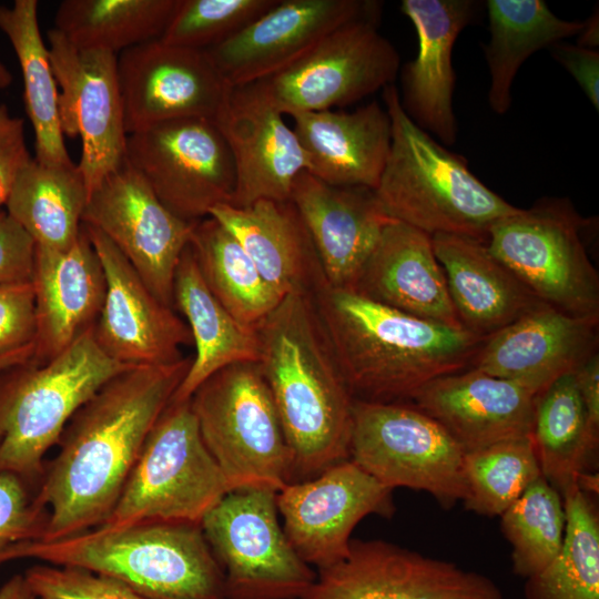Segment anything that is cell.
Returning a JSON list of instances; mask_svg holds the SVG:
<instances>
[{
    "mask_svg": "<svg viewBox=\"0 0 599 599\" xmlns=\"http://www.w3.org/2000/svg\"><path fill=\"white\" fill-rule=\"evenodd\" d=\"M191 363L183 357L129 368L77 410L33 497L37 506L49 507L44 531L37 540H59L104 521Z\"/></svg>",
    "mask_w": 599,
    "mask_h": 599,
    "instance_id": "6da1fadb",
    "label": "cell"
},
{
    "mask_svg": "<svg viewBox=\"0 0 599 599\" xmlns=\"http://www.w3.org/2000/svg\"><path fill=\"white\" fill-rule=\"evenodd\" d=\"M260 372L292 453L293 483L349 459L354 398L312 292H293L255 325Z\"/></svg>",
    "mask_w": 599,
    "mask_h": 599,
    "instance_id": "7a4b0ae2",
    "label": "cell"
},
{
    "mask_svg": "<svg viewBox=\"0 0 599 599\" xmlns=\"http://www.w3.org/2000/svg\"><path fill=\"white\" fill-rule=\"evenodd\" d=\"M312 297L354 399L403 403L469 367L484 338L372 301L323 277Z\"/></svg>",
    "mask_w": 599,
    "mask_h": 599,
    "instance_id": "3957f363",
    "label": "cell"
},
{
    "mask_svg": "<svg viewBox=\"0 0 599 599\" xmlns=\"http://www.w3.org/2000/svg\"><path fill=\"white\" fill-rule=\"evenodd\" d=\"M16 559L87 569L145 599H227L222 568L201 526L92 528L53 541L18 542L0 552V564Z\"/></svg>",
    "mask_w": 599,
    "mask_h": 599,
    "instance_id": "277c9868",
    "label": "cell"
},
{
    "mask_svg": "<svg viewBox=\"0 0 599 599\" xmlns=\"http://www.w3.org/2000/svg\"><path fill=\"white\" fill-rule=\"evenodd\" d=\"M392 143L374 190L392 220L433 236L465 235L486 243L491 227L519 207L487 187L464 156L444 148L405 112L394 84L383 89Z\"/></svg>",
    "mask_w": 599,
    "mask_h": 599,
    "instance_id": "5b68a950",
    "label": "cell"
},
{
    "mask_svg": "<svg viewBox=\"0 0 599 599\" xmlns=\"http://www.w3.org/2000/svg\"><path fill=\"white\" fill-rule=\"evenodd\" d=\"M132 367L103 352L94 325L55 357L17 366L0 389V471L22 480L42 477L45 453L77 410Z\"/></svg>",
    "mask_w": 599,
    "mask_h": 599,
    "instance_id": "8992f818",
    "label": "cell"
},
{
    "mask_svg": "<svg viewBox=\"0 0 599 599\" xmlns=\"http://www.w3.org/2000/svg\"><path fill=\"white\" fill-rule=\"evenodd\" d=\"M190 405L230 493H278L293 483L292 453L257 363L221 368L196 388Z\"/></svg>",
    "mask_w": 599,
    "mask_h": 599,
    "instance_id": "52a82bcc",
    "label": "cell"
},
{
    "mask_svg": "<svg viewBox=\"0 0 599 599\" xmlns=\"http://www.w3.org/2000/svg\"><path fill=\"white\" fill-rule=\"evenodd\" d=\"M227 493L224 476L203 443L190 400H170L151 428L113 509L95 528L201 526Z\"/></svg>",
    "mask_w": 599,
    "mask_h": 599,
    "instance_id": "ba28073f",
    "label": "cell"
},
{
    "mask_svg": "<svg viewBox=\"0 0 599 599\" xmlns=\"http://www.w3.org/2000/svg\"><path fill=\"white\" fill-rule=\"evenodd\" d=\"M585 226L568 200L541 199L496 223L486 245L541 303L599 317V276L582 240Z\"/></svg>",
    "mask_w": 599,
    "mask_h": 599,
    "instance_id": "9c48e42d",
    "label": "cell"
},
{
    "mask_svg": "<svg viewBox=\"0 0 599 599\" xmlns=\"http://www.w3.org/2000/svg\"><path fill=\"white\" fill-rule=\"evenodd\" d=\"M349 459L394 490L426 491L444 508L466 496L465 453L430 416L405 403L354 399Z\"/></svg>",
    "mask_w": 599,
    "mask_h": 599,
    "instance_id": "30bf717a",
    "label": "cell"
},
{
    "mask_svg": "<svg viewBox=\"0 0 599 599\" xmlns=\"http://www.w3.org/2000/svg\"><path fill=\"white\" fill-rule=\"evenodd\" d=\"M276 494L227 493L201 522L222 568L227 599H300L316 579L280 525Z\"/></svg>",
    "mask_w": 599,
    "mask_h": 599,
    "instance_id": "8fae6325",
    "label": "cell"
},
{
    "mask_svg": "<svg viewBox=\"0 0 599 599\" xmlns=\"http://www.w3.org/2000/svg\"><path fill=\"white\" fill-rule=\"evenodd\" d=\"M380 14L338 27L298 61L260 80L275 108L283 115L332 110L394 84L400 58L378 31Z\"/></svg>",
    "mask_w": 599,
    "mask_h": 599,
    "instance_id": "7c38bea8",
    "label": "cell"
},
{
    "mask_svg": "<svg viewBox=\"0 0 599 599\" xmlns=\"http://www.w3.org/2000/svg\"><path fill=\"white\" fill-rule=\"evenodd\" d=\"M125 161L177 217L194 223L220 204H230L235 166L216 124L179 119L131 133Z\"/></svg>",
    "mask_w": 599,
    "mask_h": 599,
    "instance_id": "4fadbf2b",
    "label": "cell"
},
{
    "mask_svg": "<svg viewBox=\"0 0 599 599\" xmlns=\"http://www.w3.org/2000/svg\"><path fill=\"white\" fill-rule=\"evenodd\" d=\"M49 53L59 89L61 131L81 141L78 163L90 195L125 162L128 133L118 81V55L80 50L57 29L48 31Z\"/></svg>",
    "mask_w": 599,
    "mask_h": 599,
    "instance_id": "5bb4252c",
    "label": "cell"
},
{
    "mask_svg": "<svg viewBox=\"0 0 599 599\" xmlns=\"http://www.w3.org/2000/svg\"><path fill=\"white\" fill-rule=\"evenodd\" d=\"M300 599H502L487 576L382 539H352Z\"/></svg>",
    "mask_w": 599,
    "mask_h": 599,
    "instance_id": "9a60e30c",
    "label": "cell"
},
{
    "mask_svg": "<svg viewBox=\"0 0 599 599\" xmlns=\"http://www.w3.org/2000/svg\"><path fill=\"white\" fill-rule=\"evenodd\" d=\"M82 223L99 230L150 291L173 306V282L194 223L173 214L125 161L89 195Z\"/></svg>",
    "mask_w": 599,
    "mask_h": 599,
    "instance_id": "2e32d148",
    "label": "cell"
},
{
    "mask_svg": "<svg viewBox=\"0 0 599 599\" xmlns=\"http://www.w3.org/2000/svg\"><path fill=\"white\" fill-rule=\"evenodd\" d=\"M276 506L292 548L317 570L347 556L351 534L363 518H389L395 512L393 489L351 459L313 478L288 484L276 494Z\"/></svg>",
    "mask_w": 599,
    "mask_h": 599,
    "instance_id": "e0dca14e",
    "label": "cell"
},
{
    "mask_svg": "<svg viewBox=\"0 0 599 599\" xmlns=\"http://www.w3.org/2000/svg\"><path fill=\"white\" fill-rule=\"evenodd\" d=\"M116 70L128 135L179 119L215 122L232 89L205 50L160 39L122 51Z\"/></svg>",
    "mask_w": 599,
    "mask_h": 599,
    "instance_id": "ac0fdd59",
    "label": "cell"
},
{
    "mask_svg": "<svg viewBox=\"0 0 599 599\" xmlns=\"http://www.w3.org/2000/svg\"><path fill=\"white\" fill-rule=\"evenodd\" d=\"M382 13L372 0H277L236 34L206 51L230 87L286 69L338 27Z\"/></svg>",
    "mask_w": 599,
    "mask_h": 599,
    "instance_id": "d6986e66",
    "label": "cell"
},
{
    "mask_svg": "<svg viewBox=\"0 0 599 599\" xmlns=\"http://www.w3.org/2000/svg\"><path fill=\"white\" fill-rule=\"evenodd\" d=\"M83 225L105 277L104 301L94 324L99 346L111 358L131 366L183 358L182 347L193 343L186 323L150 291L109 238Z\"/></svg>",
    "mask_w": 599,
    "mask_h": 599,
    "instance_id": "ffe728a7",
    "label": "cell"
},
{
    "mask_svg": "<svg viewBox=\"0 0 599 599\" xmlns=\"http://www.w3.org/2000/svg\"><path fill=\"white\" fill-rule=\"evenodd\" d=\"M235 166L230 202L245 207L260 200L290 201L296 176L307 171L305 153L293 128L267 97L261 81L232 87L214 122Z\"/></svg>",
    "mask_w": 599,
    "mask_h": 599,
    "instance_id": "44dd1931",
    "label": "cell"
},
{
    "mask_svg": "<svg viewBox=\"0 0 599 599\" xmlns=\"http://www.w3.org/2000/svg\"><path fill=\"white\" fill-rule=\"evenodd\" d=\"M598 324L541 304L485 338L469 367L538 395L598 352Z\"/></svg>",
    "mask_w": 599,
    "mask_h": 599,
    "instance_id": "7402d4cb",
    "label": "cell"
},
{
    "mask_svg": "<svg viewBox=\"0 0 599 599\" xmlns=\"http://www.w3.org/2000/svg\"><path fill=\"white\" fill-rule=\"evenodd\" d=\"M536 396L515 382L468 367L430 380L410 402L466 454L530 436Z\"/></svg>",
    "mask_w": 599,
    "mask_h": 599,
    "instance_id": "603a6c76",
    "label": "cell"
},
{
    "mask_svg": "<svg viewBox=\"0 0 599 599\" xmlns=\"http://www.w3.org/2000/svg\"><path fill=\"white\" fill-rule=\"evenodd\" d=\"M290 201L309 234L326 283L353 288L392 221L374 190L329 185L303 171Z\"/></svg>",
    "mask_w": 599,
    "mask_h": 599,
    "instance_id": "cb8c5ba5",
    "label": "cell"
},
{
    "mask_svg": "<svg viewBox=\"0 0 599 599\" xmlns=\"http://www.w3.org/2000/svg\"><path fill=\"white\" fill-rule=\"evenodd\" d=\"M477 9L473 0H403L400 4L418 38L417 55L402 70L400 103L418 126L446 145L457 138L454 44Z\"/></svg>",
    "mask_w": 599,
    "mask_h": 599,
    "instance_id": "d4e9b609",
    "label": "cell"
},
{
    "mask_svg": "<svg viewBox=\"0 0 599 599\" xmlns=\"http://www.w3.org/2000/svg\"><path fill=\"white\" fill-rule=\"evenodd\" d=\"M31 282L37 317L32 361L44 363L95 324L104 301L103 268L83 223L65 250L35 246Z\"/></svg>",
    "mask_w": 599,
    "mask_h": 599,
    "instance_id": "484cf974",
    "label": "cell"
},
{
    "mask_svg": "<svg viewBox=\"0 0 599 599\" xmlns=\"http://www.w3.org/2000/svg\"><path fill=\"white\" fill-rule=\"evenodd\" d=\"M352 290L403 313L463 328L432 236L408 224L392 220L385 226Z\"/></svg>",
    "mask_w": 599,
    "mask_h": 599,
    "instance_id": "4316f807",
    "label": "cell"
},
{
    "mask_svg": "<svg viewBox=\"0 0 599 599\" xmlns=\"http://www.w3.org/2000/svg\"><path fill=\"white\" fill-rule=\"evenodd\" d=\"M307 172L334 186L375 190L385 167L392 124L377 101L346 111L290 114Z\"/></svg>",
    "mask_w": 599,
    "mask_h": 599,
    "instance_id": "83f0119b",
    "label": "cell"
},
{
    "mask_svg": "<svg viewBox=\"0 0 599 599\" xmlns=\"http://www.w3.org/2000/svg\"><path fill=\"white\" fill-rule=\"evenodd\" d=\"M432 243L457 317L474 335L485 339L544 304L485 242L436 234Z\"/></svg>",
    "mask_w": 599,
    "mask_h": 599,
    "instance_id": "f1b7e54d",
    "label": "cell"
},
{
    "mask_svg": "<svg viewBox=\"0 0 599 599\" xmlns=\"http://www.w3.org/2000/svg\"><path fill=\"white\" fill-rule=\"evenodd\" d=\"M209 216L240 242L263 280L281 296L312 292L324 277L309 234L291 201L220 204Z\"/></svg>",
    "mask_w": 599,
    "mask_h": 599,
    "instance_id": "f546056e",
    "label": "cell"
},
{
    "mask_svg": "<svg viewBox=\"0 0 599 599\" xmlns=\"http://www.w3.org/2000/svg\"><path fill=\"white\" fill-rule=\"evenodd\" d=\"M173 306L185 317L195 345V356L171 400H190L196 388L221 368L258 361L255 326L233 317L207 287L189 244L177 263Z\"/></svg>",
    "mask_w": 599,
    "mask_h": 599,
    "instance_id": "4dcf8cb0",
    "label": "cell"
},
{
    "mask_svg": "<svg viewBox=\"0 0 599 599\" xmlns=\"http://www.w3.org/2000/svg\"><path fill=\"white\" fill-rule=\"evenodd\" d=\"M486 8L490 33L484 47L490 73L488 104L495 113L505 114L521 64L538 50L579 34L583 21L560 19L542 0H488Z\"/></svg>",
    "mask_w": 599,
    "mask_h": 599,
    "instance_id": "1f68e13d",
    "label": "cell"
},
{
    "mask_svg": "<svg viewBox=\"0 0 599 599\" xmlns=\"http://www.w3.org/2000/svg\"><path fill=\"white\" fill-rule=\"evenodd\" d=\"M88 199L78 164L47 165L32 158L17 175L4 207L35 246L61 251L78 238Z\"/></svg>",
    "mask_w": 599,
    "mask_h": 599,
    "instance_id": "d6a6232c",
    "label": "cell"
},
{
    "mask_svg": "<svg viewBox=\"0 0 599 599\" xmlns=\"http://www.w3.org/2000/svg\"><path fill=\"white\" fill-rule=\"evenodd\" d=\"M37 0L0 6V30L11 43L23 79V99L31 121L34 159L47 165L74 163L67 150L58 109L59 89L49 49L40 32Z\"/></svg>",
    "mask_w": 599,
    "mask_h": 599,
    "instance_id": "836d02e7",
    "label": "cell"
},
{
    "mask_svg": "<svg viewBox=\"0 0 599 599\" xmlns=\"http://www.w3.org/2000/svg\"><path fill=\"white\" fill-rule=\"evenodd\" d=\"M531 438L541 475L560 495L589 470L599 432L589 423L573 372L536 396Z\"/></svg>",
    "mask_w": 599,
    "mask_h": 599,
    "instance_id": "e575fe53",
    "label": "cell"
},
{
    "mask_svg": "<svg viewBox=\"0 0 599 599\" xmlns=\"http://www.w3.org/2000/svg\"><path fill=\"white\" fill-rule=\"evenodd\" d=\"M190 245L207 287L242 324L255 326L282 301L235 236L215 219L194 224Z\"/></svg>",
    "mask_w": 599,
    "mask_h": 599,
    "instance_id": "d590c367",
    "label": "cell"
},
{
    "mask_svg": "<svg viewBox=\"0 0 599 599\" xmlns=\"http://www.w3.org/2000/svg\"><path fill=\"white\" fill-rule=\"evenodd\" d=\"M177 0H64L57 29L80 50L114 54L162 37Z\"/></svg>",
    "mask_w": 599,
    "mask_h": 599,
    "instance_id": "8d00e7d4",
    "label": "cell"
},
{
    "mask_svg": "<svg viewBox=\"0 0 599 599\" xmlns=\"http://www.w3.org/2000/svg\"><path fill=\"white\" fill-rule=\"evenodd\" d=\"M566 531L558 556L526 579V599H599V514L593 496L571 486L562 495Z\"/></svg>",
    "mask_w": 599,
    "mask_h": 599,
    "instance_id": "74e56055",
    "label": "cell"
},
{
    "mask_svg": "<svg viewBox=\"0 0 599 599\" xmlns=\"http://www.w3.org/2000/svg\"><path fill=\"white\" fill-rule=\"evenodd\" d=\"M511 546L512 571L525 580L544 570L560 552L565 531L564 499L544 476L500 515Z\"/></svg>",
    "mask_w": 599,
    "mask_h": 599,
    "instance_id": "f35d334b",
    "label": "cell"
},
{
    "mask_svg": "<svg viewBox=\"0 0 599 599\" xmlns=\"http://www.w3.org/2000/svg\"><path fill=\"white\" fill-rule=\"evenodd\" d=\"M467 510L500 516L542 476L530 436L505 440L464 455Z\"/></svg>",
    "mask_w": 599,
    "mask_h": 599,
    "instance_id": "ab89813d",
    "label": "cell"
},
{
    "mask_svg": "<svg viewBox=\"0 0 599 599\" xmlns=\"http://www.w3.org/2000/svg\"><path fill=\"white\" fill-rule=\"evenodd\" d=\"M277 0H177L160 38L166 44L207 50L230 39Z\"/></svg>",
    "mask_w": 599,
    "mask_h": 599,
    "instance_id": "60d3db41",
    "label": "cell"
},
{
    "mask_svg": "<svg viewBox=\"0 0 599 599\" xmlns=\"http://www.w3.org/2000/svg\"><path fill=\"white\" fill-rule=\"evenodd\" d=\"M23 576L37 599H145L115 579L77 567L35 565Z\"/></svg>",
    "mask_w": 599,
    "mask_h": 599,
    "instance_id": "b9f144b4",
    "label": "cell"
},
{
    "mask_svg": "<svg viewBox=\"0 0 599 599\" xmlns=\"http://www.w3.org/2000/svg\"><path fill=\"white\" fill-rule=\"evenodd\" d=\"M48 516L45 508L29 498L22 479L0 471V552L14 544L40 539Z\"/></svg>",
    "mask_w": 599,
    "mask_h": 599,
    "instance_id": "7bdbcfd3",
    "label": "cell"
},
{
    "mask_svg": "<svg viewBox=\"0 0 599 599\" xmlns=\"http://www.w3.org/2000/svg\"><path fill=\"white\" fill-rule=\"evenodd\" d=\"M32 282L0 284V355L35 343Z\"/></svg>",
    "mask_w": 599,
    "mask_h": 599,
    "instance_id": "ee69618b",
    "label": "cell"
},
{
    "mask_svg": "<svg viewBox=\"0 0 599 599\" xmlns=\"http://www.w3.org/2000/svg\"><path fill=\"white\" fill-rule=\"evenodd\" d=\"M34 256L32 237L0 207V284L31 282Z\"/></svg>",
    "mask_w": 599,
    "mask_h": 599,
    "instance_id": "f6af8a7d",
    "label": "cell"
},
{
    "mask_svg": "<svg viewBox=\"0 0 599 599\" xmlns=\"http://www.w3.org/2000/svg\"><path fill=\"white\" fill-rule=\"evenodd\" d=\"M24 135V121L0 103V207H3L14 180L31 160Z\"/></svg>",
    "mask_w": 599,
    "mask_h": 599,
    "instance_id": "bcb514c9",
    "label": "cell"
},
{
    "mask_svg": "<svg viewBox=\"0 0 599 599\" xmlns=\"http://www.w3.org/2000/svg\"><path fill=\"white\" fill-rule=\"evenodd\" d=\"M554 59L581 88L593 108L599 110V52L578 44L558 42L551 48Z\"/></svg>",
    "mask_w": 599,
    "mask_h": 599,
    "instance_id": "7dc6e473",
    "label": "cell"
},
{
    "mask_svg": "<svg viewBox=\"0 0 599 599\" xmlns=\"http://www.w3.org/2000/svg\"><path fill=\"white\" fill-rule=\"evenodd\" d=\"M578 390L593 429L599 432V354L587 358L575 370Z\"/></svg>",
    "mask_w": 599,
    "mask_h": 599,
    "instance_id": "c3c4849f",
    "label": "cell"
},
{
    "mask_svg": "<svg viewBox=\"0 0 599 599\" xmlns=\"http://www.w3.org/2000/svg\"><path fill=\"white\" fill-rule=\"evenodd\" d=\"M0 599H37L23 575H16L0 587Z\"/></svg>",
    "mask_w": 599,
    "mask_h": 599,
    "instance_id": "681fc988",
    "label": "cell"
},
{
    "mask_svg": "<svg viewBox=\"0 0 599 599\" xmlns=\"http://www.w3.org/2000/svg\"><path fill=\"white\" fill-rule=\"evenodd\" d=\"M35 352V343H31L24 347L0 355V374L33 359Z\"/></svg>",
    "mask_w": 599,
    "mask_h": 599,
    "instance_id": "f907efd6",
    "label": "cell"
},
{
    "mask_svg": "<svg viewBox=\"0 0 599 599\" xmlns=\"http://www.w3.org/2000/svg\"><path fill=\"white\" fill-rule=\"evenodd\" d=\"M599 20L598 11L593 12L586 21H583V28L580 31L578 45L597 49L599 43Z\"/></svg>",
    "mask_w": 599,
    "mask_h": 599,
    "instance_id": "816d5d0a",
    "label": "cell"
},
{
    "mask_svg": "<svg viewBox=\"0 0 599 599\" xmlns=\"http://www.w3.org/2000/svg\"><path fill=\"white\" fill-rule=\"evenodd\" d=\"M12 82V75L0 60V90L8 88Z\"/></svg>",
    "mask_w": 599,
    "mask_h": 599,
    "instance_id": "f5cc1de1",
    "label": "cell"
}]
</instances>
